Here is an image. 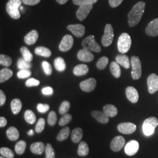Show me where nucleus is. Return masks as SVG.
I'll list each match as a JSON object with an SVG mask.
<instances>
[{"label": "nucleus", "mask_w": 158, "mask_h": 158, "mask_svg": "<svg viewBox=\"0 0 158 158\" xmlns=\"http://www.w3.org/2000/svg\"><path fill=\"white\" fill-rule=\"evenodd\" d=\"M81 45L83 49L89 50L91 52H94L96 53H100L102 52V48L100 45L97 43L95 40L94 35H89L86 37L82 41Z\"/></svg>", "instance_id": "obj_4"}, {"label": "nucleus", "mask_w": 158, "mask_h": 158, "mask_svg": "<svg viewBox=\"0 0 158 158\" xmlns=\"http://www.w3.org/2000/svg\"><path fill=\"white\" fill-rule=\"evenodd\" d=\"M46 147L42 142H36L31 144L30 147L31 151L34 154L42 155L45 150Z\"/></svg>", "instance_id": "obj_20"}, {"label": "nucleus", "mask_w": 158, "mask_h": 158, "mask_svg": "<svg viewBox=\"0 0 158 158\" xmlns=\"http://www.w3.org/2000/svg\"><path fill=\"white\" fill-rule=\"evenodd\" d=\"M70 107V104L68 101H64L62 102L59 109V111L61 115H64L68 113Z\"/></svg>", "instance_id": "obj_41"}, {"label": "nucleus", "mask_w": 158, "mask_h": 158, "mask_svg": "<svg viewBox=\"0 0 158 158\" xmlns=\"http://www.w3.org/2000/svg\"><path fill=\"white\" fill-rule=\"evenodd\" d=\"M57 122V115L53 111H51L48 115V123L51 126H54Z\"/></svg>", "instance_id": "obj_45"}, {"label": "nucleus", "mask_w": 158, "mask_h": 158, "mask_svg": "<svg viewBox=\"0 0 158 158\" xmlns=\"http://www.w3.org/2000/svg\"><path fill=\"white\" fill-rule=\"evenodd\" d=\"M40 84V81L38 80L34 79V78H31L29 79L26 81L25 85L27 87H35V86H38Z\"/></svg>", "instance_id": "obj_50"}, {"label": "nucleus", "mask_w": 158, "mask_h": 158, "mask_svg": "<svg viewBox=\"0 0 158 158\" xmlns=\"http://www.w3.org/2000/svg\"><path fill=\"white\" fill-rule=\"evenodd\" d=\"M97 81L94 78H90L81 81L80 84V89L85 92H91L96 88Z\"/></svg>", "instance_id": "obj_11"}, {"label": "nucleus", "mask_w": 158, "mask_h": 158, "mask_svg": "<svg viewBox=\"0 0 158 158\" xmlns=\"http://www.w3.org/2000/svg\"><path fill=\"white\" fill-rule=\"evenodd\" d=\"M50 106L48 104L40 103L37 106V110L40 113H45L49 111Z\"/></svg>", "instance_id": "obj_49"}, {"label": "nucleus", "mask_w": 158, "mask_h": 158, "mask_svg": "<svg viewBox=\"0 0 158 158\" xmlns=\"http://www.w3.org/2000/svg\"><path fill=\"white\" fill-rule=\"evenodd\" d=\"M117 128L119 132L124 134H131L134 133L136 129V126L131 123H123L118 125Z\"/></svg>", "instance_id": "obj_12"}, {"label": "nucleus", "mask_w": 158, "mask_h": 158, "mask_svg": "<svg viewBox=\"0 0 158 158\" xmlns=\"http://www.w3.org/2000/svg\"><path fill=\"white\" fill-rule=\"evenodd\" d=\"M0 158H5V157H4V156H0Z\"/></svg>", "instance_id": "obj_58"}, {"label": "nucleus", "mask_w": 158, "mask_h": 158, "mask_svg": "<svg viewBox=\"0 0 158 158\" xmlns=\"http://www.w3.org/2000/svg\"><path fill=\"white\" fill-rule=\"evenodd\" d=\"M6 102V96L2 90H0V106L4 105Z\"/></svg>", "instance_id": "obj_54"}, {"label": "nucleus", "mask_w": 158, "mask_h": 158, "mask_svg": "<svg viewBox=\"0 0 158 158\" xmlns=\"http://www.w3.org/2000/svg\"><path fill=\"white\" fill-rule=\"evenodd\" d=\"M123 1V0H109V4L113 8L118 6Z\"/></svg>", "instance_id": "obj_53"}, {"label": "nucleus", "mask_w": 158, "mask_h": 158, "mask_svg": "<svg viewBox=\"0 0 158 158\" xmlns=\"http://www.w3.org/2000/svg\"><path fill=\"white\" fill-rule=\"evenodd\" d=\"M21 0H9L6 6V11L12 18L18 19L21 17L19 8L21 6Z\"/></svg>", "instance_id": "obj_2"}, {"label": "nucleus", "mask_w": 158, "mask_h": 158, "mask_svg": "<svg viewBox=\"0 0 158 158\" xmlns=\"http://www.w3.org/2000/svg\"><path fill=\"white\" fill-rule=\"evenodd\" d=\"M103 112L109 117H114L117 115L118 110L114 105L107 104L103 107Z\"/></svg>", "instance_id": "obj_24"}, {"label": "nucleus", "mask_w": 158, "mask_h": 158, "mask_svg": "<svg viewBox=\"0 0 158 158\" xmlns=\"http://www.w3.org/2000/svg\"><path fill=\"white\" fill-rule=\"evenodd\" d=\"M17 67L18 69H19L20 70L29 69L30 68H31V67H32V65H31L30 62L27 61L23 58H19L18 60Z\"/></svg>", "instance_id": "obj_37"}, {"label": "nucleus", "mask_w": 158, "mask_h": 158, "mask_svg": "<svg viewBox=\"0 0 158 158\" xmlns=\"http://www.w3.org/2000/svg\"><path fill=\"white\" fill-rule=\"evenodd\" d=\"M72 119V116L70 114H66L63 115L62 117L60 119L59 121V124L60 126H64L68 124Z\"/></svg>", "instance_id": "obj_44"}, {"label": "nucleus", "mask_w": 158, "mask_h": 158, "mask_svg": "<svg viewBox=\"0 0 158 158\" xmlns=\"http://www.w3.org/2000/svg\"><path fill=\"white\" fill-rule=\"evenodd\" d=\"M6 136L10 140L14 141L19 138V132L15 127H11L6 131Z\"/></svg>", "instance_id": "obj_26"}, {"label": "nucleus", "mask_w": 158, "mask_h": 158, "mask_svg": "<svg viewBox=\"0 0 158 158\" xmlns=\"http://www.w3.org/2000/svg\"><path fill=\"white\" fill-rule=\"evenodd\" d=\"M74 4L80 6L84 4H93L98 1V0H72Z\"/></svg>", "instance_id": "obj_47"}, {"label": "nucleus", "mask_w": 158, "mask_h": 158, "mask_svg": "<svg viewBox=\"0 0 158 158\" xmlns=\"http://www.w3.org/2000/svg\"><path fill=\"white\" fill-rule=\"evenodd\" d=\"M83 138V130L80 128H76L73 130L71 134V138L74 143H77Z\"/></svg>", "instance_id": "obj_25"}, {"label": "nucleus", "mask_w": 158, "mask_h": 158, "mask_svg": "<svg viewBox=\"0 0 158 158\" xmlns=\"http://www.w3.org/2000/svg\"><path fill=\"white\" fill-rule=\"evenodd\" d=\"M132 40L129 34L123 33L121 34L118 40V49L121 53H125L130 50Z\"/></svg>", "instance_id": "obj_3"}, {"label": "nucleus", "mask_w": 158, "mask_h": 158, "mask_svg": "<svg viewBox=\"0 0 158 158\" xmlns=\"http://www.w3.org/2000/svg\"><path fill=\"white\" fill-rule=\"evenodd\" d=\"M93 7V4H84L80 6L76 11V17L77 19L81 21L85 20L89 15Z\"/></svg>", "instance_id": "obj_9"}, {"label": "nucleus", "mask_w": 158, "mask_h": 158, "mask_svg": "<svg viewBox=\"0 0 158 158\" xmlns=\"http://www.w3.org/2000/svg\"><path fill=\"white\" fill-rule=\"evenodd\" d=\"M158 125V119L151 117L146 119L143 124V132L146 136H150L154 133L155 128Z\"/></svg>", "instance_id": "obj_5"}, {"label": "nucleus", "mask_w": 158, "mask_h": 158, "mask_svg": "<svg viewBox=\"0 0 158 158\" xmlns=\"http://www.w3.org/2000/svg\"><path fill=\"white\" fill-rule=\"evenodd\" d=\"M23 4L28 6H35L39 4L40 0H22Z\"/></svg>", "instance_id": "obj_52"}, {"label": "nucleus", "mask_w": 158, "mask_h": 158, "mask_svg": "<svg viewBox=\"0 0 158 158\" xmlns=\"http://www.w3.org/2000/svg\"><path fill=\"white\" fill-rule=\"evenodd\" d=\"M56 1L59 4H61V5L66 4L68 1V0H56Z\"/></svg>", "instance_id": "obj_56"}, {"label": "nucleus", "mask_w": 158, "mask_h": 158, "mask_svg": "<svg viewBox=\"0 0 158 158\" xmlns=\"http://www.w3.org/2000/svg\"><path fill=\"white\" fill-rule=\"evenodd\" d=\"M42 66L46 75H51L52 73V68L50 63L46 61H44L42 63Z\"/></svg>", "instance_id": "obj_48"}, {"label": "nucleus", "mask_w": 158, "mask_h": 158, "mask_svg": "<svg viewBox=\"0 0 158 158\" xmlns=\"http://www.w3.org/2000/svg\"><path fill=\"white\" fill-rule=\"evenodd\" d=\"M145 8V3L143 1L137 2L128 14V22L131 27L138 25L141 19Z\"/></svg>", "instance_id": "obj_1"}, {"label": "nucleus", "mask_w": 158, "mask_h": 158, "mask_svg": "<svg viewBox=\"0 0 158 158\" xmlns=\"http://www.w3.org/2000/svg\"><path fill=\"white\" fill-rule=\"evenodd\" d=\"M125 94L128 100L132 103H136L139 100L138 92L134 87H127L125 90Z\"/></svg>", "instance_id": "obj_18"}, {"label": "nucleus", "mask_w": 158, "mask_h": 158, "mask_svg": "<svg viewBox=\"0 0 158 158\" xmlns=\"http://www.w3.org/2000/svg\"><path fill=\"white\" fill-rule=\"evenodd\" d=\"M23 104L21 101L18 98L14 99L11 102V108L14 114H18L22 109Z\"/></svg>", "instance_id": "obj_28"}, {"label": "nucleus", "mask_w": 158, "mask_h": 158, "mask_svg": "<svg viewBox=\"0 0 158 158\" xmlns=\"http://www.w3.org/2000/svg\"><path fill=\"white\" fill-rule=\"evenodd\" d=\"M70 132V129L68 127H65L59 132L57 136V139L59 141H63L67 139Z\"/></svg>", "instance_id": "obj_33"}, {"label": "nucleus", "mask_w": 158, "mask_h": 158, "mask_svg": "<svg viewBox=\"0 0 158 158\" xmlns=\"http://www.w3.org/2000/svg\"><path fill=\"white\" fill-rule=\"evenodd\" d=\"M125 140L122 136H117L115 137L110 144V147L112 151L114 152H118L124 147Z\"/></svg>", "instance_id": "obj_13"}, {"label": "nucleus", "mask_w": 158, "mask_h": 158, "mask_svg": "<svg viewBox=\"0 0 158 158\" xmlns=\"http://www.w3.org/2000/svg\"><path fill=\"white\" fill-rule=\"evenodd\" d=\"M45 127V120L43 118H40L38 121L36 125L35 126V130L36 133H40L42 132Z\"/></svg>", "instance_id": "obj_40"}, {"label": "nucleus", "mask_w": 158, "mask_h": 158, "mask_svg": "<svg viewBox=\"0 0 158 158\" xmlns=\"http://www.w3.org/2000/svg\"><path fill=\"white\" fill-rule=\"evenodd\" d=\"M45 158H55V153L53 148L52 146L51 143H48L46 146Z\"/></svg>", "instance_id": "obj_43"}, {"label": "nucleus", "mask_w": 158, "mask_h": 158, "mask_svg": "<svg viewBox=\"0 0 158 158\" xmlns=\"http://www.w3.org/2000/svg\"><path fill=\"white\" fill-rule=\"evenodd\" d=\"M77 58L81 62H90L94 60V56L91 51L83 49L78 52Z\"/></svg>", "instance_id": "obj_17"}, {"label": "nucleus", "mask_w": 158, "mask_h": 158, "mask_svg": "<svg viewBox=\"0 0 158 158\" xmlns=\"http://www.w3.org/2000/svg\"><path fill=\"white\" fill-rule=\"evenodd\" d=\"M148 91L150 94H154L158 91V76L156 74H151L147 79Z\"/></svg>", "instance_id": "obj_10"}, {"label": "nucleus", "mask_w": 158, "mask_h": 158, "mask_svg": "<svg viewBox=\"0 0 158 158\" xmlns=\"http://www.w3.org/2000/svg\"><path fill=\"white\" fill-rule=\"evenodd\" d=\"M74 40L70 35H66L63 36L61 40L59 48L62 52H67L70 51L73 45Z\"/></svg>", "instance_id": "obj_8"}, {"label": "nucleus", "mask_w": 158, "mask_h": 158, "mask_svg": "<svg viewBox=\"0 0 158 158\" xmlns=\"http://www.w3.org/2000/svg\"><path fill=\"white\" fill-rule=\"evenodd\" d=\"M27 148V143L25 141H19L18 142L15 147V152L18 155H23L25 152V149Z\"/></svg>", "instance_id": "obj_35"}, {"label": "nucleus", "mask_w": 158, "mask_h": 158, "mask_svg": "<svg viewBox=\"0 0 158 158\" xmlns=\"http://www.w3.org/2000/svg\"><path fill=\"white\" fill-rule=\"evenodd\" d=\"M108 59L106 56L101 57L97 62V67L100 70H103L107 66Z\"/></svg>", "instance_id": "obj_42"}, {"label": "nucleus", "mask_w": 158, "mask_h": 158, "mask_svg": "<svg viewBox=\"0 0 158 158\" xmlns=\"http://www.w3.org/2000/svg\"><path fill=\"white\" fill-rule=\"evenodd\" d=\"M139 143L135 140L128 142L125 147V152L128 156H133L135 155L139 150Z\"/></svg>", "instance_id": "obj_15"}, {"label": "nucleus", "mask_w": 158, "mask_h": 158, "mask_svg": "<svg viewBox=\"0 0 158 158\" xmlns=\"http://www.w3.org/2000/svg\"><path fill=\"white\" fill-rule=\"evenodd\" d=\"M67 28L77 38H82L85 34V27L81 24L69 25Z\"/></svg>", "instance_id": "obj_14"}, {"label": "nucleus", "mask_w": 158, "mask_h": 158, "mask_svg": "<svg viewBox=\"0 0 158 158\" xmlns=\"http://www.w3.org/2000/svg\"><path fill=\"white\" fill-rule=\"evenodd\" d=\"M89 153V148L85 142H81L79 145L77 153L80 156H85Z\"/></svg>", "instance_id": "obj_31"}, {"label": "nucleus", "mask_w": 158, "mask_h": 158, "mask_svg": "<svg viewBox=\"0 0 158 158\" xmlns=\"http://www.w3.org/2000/svg\"><path fill=\"white\" fill-rule=\"evenodd\" d=\"M20 51H21V53L23 55V58L24 59H25L27 61H28L29 62H31L32 60L33 55L27 47L23 46L21 48Z\"/></svg>", "instance_id": "obj_36"}, {"label": "nucleus", "mask_w": 158, "mask_h": 158, "mask_svg": "<svg viewBox=\"0 0 158 158\" xmlns=\"http://www.w3.org/2000/svg\"><path fill=\"white\" fill-rule=\"evenodd\" d=\"M24 118L30 124H33L36 121V117L35 113L30 110H27L24 113Z\"/></svg>", "instance_id": "obj_34"}, {"label": "nucleus", "mask_w": 158, "mask_h": 158, "mask_svg": "<svg viewBox=\"0 0 158 158\" xmlns=\"http://www.w3.org/2000/svg\"><path fill=\"white\" fill-rule=\"evenodd\" d=\"M0 154L1 156L6 158H14L15 155L11 149L3 147L0 149Z\"/></svg>", "instance_id": "obj_38"}, {"label": "nucleus", "mask_w": 158, "mask_h": 158, "mask_svg": "<svg viewBox=\"0 0 158 158\" xmlns=\"http://www.w3.org/2000/svg\"><path fill=\"white\" fill-rule=\"evenodd\" d=\"M91 115L93 118L102 124H107L109 121V117L104 113L100 111H93L91 112Z\"/></svg>", "instance_id": "obj_21"}, {"label": "nucleus", "mask_w": 158, "mask_h": 158, "mask_svg": "<svg viewBox=\"0 0 158 158\" xmlns=\"http://www.w3.org/2000/svg\"><path fill=\"white\" fill-rule=\"evenodd\" d=\"M110 69L111 73L115 77L119 78L121 76V68L119 66L118 63L117 62H113L111 63L110 66Z\"/></svg>", "instance_id": "obj_32"}, {"label": "nucleus", "mask_w": 158, "mask_h": 158, "mask_svg": "<svg viewBox=\"0 0 158 158\" xmlns=\"http://www.w3.org/2000/svg\"><path fill=\"white\" fill-rule=\"evenodd\" d=\"M131 64L132 66V77L134 80L140 79L142 74V64L139 58L136 56L131 57Z\"/></svg>", "instance_id": "obj_6"}, {"label": "nucleus", "mask_w": 158, "mask_h": 158, "mask_svg": "<svg viewBox=\"0 0 158 158\" xmlns=\"http://www.w3.org/2000/svg\"><path fill=\"white\" fill-rule=\"evenodd\" d=\"M55 68L59 72H63L66 68V64L64 60L61 57H57L54 60Z\"/></svg>", "instance_id": "obj_30"}, {"label": "nucleus", "mask_w": 158, "mask_h": 158, "mask_svg": "<svg viewBox=\"0 0 158 158\" xmlns=\"http://www.w3.org/2000/svg\"><path fill=\"white\" fill-rule=\"evenodd\" d=\"M7 124V120L6 118L3 117H0V127L2 128L6 127V125Z\"/></svg>", "instance_id": "obj_55"}, {"label": "nucleus", "mask_w": 158, "mask_h": 158, "mask_svg": "<svg viewBox=\"0 0 158 158\" xmlns=\"http://www.w3.org/2000/svg\"><path fill=\"white\" fill-rule=\"evenodd\" d=\"M12 60L11 57L6 55H3V54H1L0 55V63L1 64L6 66V67H8L10 66L11 65Z\"/></svg>", "instance_id": "obj_39"}, {"label": "nucleus", "mask_w": 158, "mask_h": 158, "mask_svg": "<svg viewBox=\"0 0 158 158\" xmlns=\"http://www.w3.org/2000/svg\"><path fill=\"white\" fill-rule=\"evenodd\" d=\"M89 67L84 64H79L75 66L73 69V73L75 76H84L89 72Z\"/></svg>", "instance_id": "obj_22"}, {"label": "nucleus", "mask_w": 158, "mask_h": 158, "mask_svg": "<svg viewBox=\"0 0 158 158\" xmlns=\"http://www.w3.org/2000/svg\"><path fill=\"white\" fill-rule=\"evenodd\" d=\"M28 135H34V131L32 130H30L28 132Z\"/></svg>", "instance_id": "obj_57"}, {"label": "nucleus", "mask_w": 158, "mask_h": 158, "mask_svg": "<svg viewBox=\"0 0 158 158\" xmlns=\"http://www.w3.org/2000/svg\"><path fill=\"white\" fill-rule=\"evenodd\" d=\"M116 62L119 64L121 65L125 69H129L130 67V59L129 57L125 55H119L115 57Z\"/></svg>", "instance_id": "obj_23"}, {"label": "nucleus", "mask_w": 158, "mask_h": 158, "mask_svg": "<svg viewBox=\"0 0 158 158\" xmlns=\"http://www.w3.org/2000/svg\"><path fill=\"white\" fill-rule=\"evenodd\" d=\"M31 72L29 69H22L18 72L17 76L19 79H26L31 76Z\"/></svg>", "instance_id": "obj_46"}, {"label": "nucleus", "mask_w": 158, "mask_h": 158, "mask_svg": "<svg viewBox=\"0 0 158 158\" xmlns=\"http://www.w3.org/2000/svg\"><path fill=\"white\" fill-rule=\"evenodd\" d=\"M35 53L37 55L45 57H49L52 55V52L50 49L44 46H38L35 49Z\"/></svg>", "instance_id": "obj_29"}, {"label": "nucleus", "mask_w": 158, "mask_h": 158, "mask_svg": "<svg viewBox=\"0 0 158 158\" xmlns=\"http://www.w3.org/2000/svg\"><path fill=\"white\" fill-rule=\"evenodd\" d=\"M114 36V29L111 24H107L105 27L104 34L102 39V44L103 46L108 47L113 43Z\"/></svg>", "instance_id": "obj_7"}, {"label": "nucleus", "mask_w": 158, "mask_h": 158, "mask_svg": "<svg viewBox=\"0 0 158 158\" xmlns=\"http://www.w3.org/2000/svg\"><path fill=\"white\" fill-rule=\"evenodd\" d=\"M13 75V72L11 70L4 68L0 71V83H2L8 79H10Z\"/></svg>", "instance_id": "obj_27"}, {"label": "nucleus", "mask_w": 158, "mask_h": 158, "mask_svg": "<svg viewBox=\"0 0 158 158\" xmlns=\"http://www.w3.org/2000/svg\"><path fill=\"white\" fill-rule=\"evenodd\" d=\"M42 92L44 95L46 96H50L52 95L53 93V90L51 87H46L42 89Z\"/></svg>", "instance_id": "obj_51"}, {"label": "nucleus", "mask_w": 158, "mask_h": 158, "mask_svg": "<svg viewBox=\"0 0 158 158\" xmlns=\"http://www.w3.org/2000/svg\"><path fill=\"white\" fill-rule=\"evenodd\" d=\"M146 34L150 36H156L158 35V18L153 19L148 23L145 29Z\"/></svg>", "instance_id": "obj_16"}, {"label": "nucleus", "mask_w": 158, "mask_h": 158, "mask_svg": "<svg viewBox=\"0 0 158 158\" xmlns=\"http://www.w3.org/2000/svg\"><path fill=\"white\" fill-rule=\"evenodd\" d=\"M39 38V34L37 31L32 30L28 34L25 35L24 41L26 44L28 45H32L35 44Z\"/></svg>", "instance_id": "obj_19"}]
</instances>
